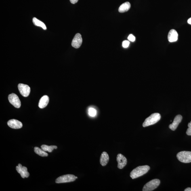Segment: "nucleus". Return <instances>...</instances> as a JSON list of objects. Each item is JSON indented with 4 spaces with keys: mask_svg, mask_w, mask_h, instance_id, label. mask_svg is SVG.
<instances>
[{
    "mask_svg": "<svg viewBox=\"0 0 191 191\" xmlns=\"http://www.w3.org/2000/svg\"><path fill=\"white\" fill-rule=\"evenodd\" d=\"M150 169V167L148 165L139 166L131 172L130 174V176L133 179L137 178L146 174Z\"/></svg>",
    "mask_w": 191,
    "mask_h": 191,
    "instance_id": "obj_1",
    "label": "nucleus"
},
{
    "mask_svg": "<svg viewBox=\"0 0 191 191\" xmlns=\"http://www.w3.org/2000/svg\"><path fill=\"white\" fill-rule=\"evenodd\" d=\"M161 118V115L159 113L153 114L145 120L143 124V127H144L154 125L159 121Z\"/></svg>",
    "mask_w": 191,
    "mask_h": 191,
    "instance_id": "obj_2",
    "label": "nucleus"
},
{
    "mask_svg": "<svg viewBox=\"0 0 191 191\" xmlns=\"http://www.w3.org/2000/svg\"><path fill=\"white\" fill-rule=\"evenodd\" d=\"M177 159L183 163H189L191 162V152L181 151L177 155Z\"/></svg>",
    "mask_w": 191,
    "mask_h": 191,
    "instance_id": "obj_3",
    "label": "nucleus"
},
{
    "mask_svg": "<svg viewBox=\"0 0 191 191\" xmlns=\"http://www.w3.org/2000/svg\"><path fill=\"white\" fill-rule=\"evenodd\" d=\"M160 181L159 179H155L149 181L143 187V191H151L155 190L159 186Z\"/></svg>",
    "mask_w": 191,
    "mask_h": 191,
    "instance_id": "obj_4",
    "label": "nucleus"
},
{
    "mask_svg": "<svg viewBox=\"0 0 191 191\" xmlns=\"http://www.w3.org/2000/svg\"><path fill=\"white\" fill-rule=\"evenodd\" d=\"M76 179V176L74 175H66L58 177L55 181V182L57 183L70 182L75 181Z\"/></svg>",
    "mask_w": 191,
    "mask_h": 191,
    "instance_id": "obj_5",
    "label": "nucleus"
},
{
    "mask_svg": "<svg viewBox=\"0 0 191 191\" xmlns=\"http://www.w3.org/2000/svg\"><path fill=\"white\" fill-rule=\"evenodd\" d=\"M10 103L16 108H19L21 106V101L18 96L14 93H11L8 96Z\"/></svg>",
    "mask_w": 191,
    "mask_h": 191,
    "instance_id": "obj_6",
    "label": "nucleus"
},
{
    "mask_svg": "<svg viewBox=\"0 0 191 191\" xmlns=\"http://www.w3.org/2000/svg\"><path fill=\"white\" fill-rule=\"evenodd\" d=\"M18 87L20 94L23 96L27 97L30 95V89L28 85L23 84H19Z\"/></svg>",
    "mask_w": 191,
    "mask_h": 191,
    "instance_id": "obj_7",
    "label": "nucleus"
},
{
    "mask_svg": "<svg viewBox=\"0 0 191 191\" xmlns=\"http://www.w3.org/2000/svg\"><path fill=\"white\" fill-rule=\"evenodd\" d=\"M116 160L118 162V167L120 169H123L127 165V160L125 156L121 154L118 155Z\"/></svg>",
    "mask_w": 191,
    "mask_h": 191,
    "instance_id": "obj_8",
    "label": "nucleus"
},
{
    "mask_svg": "<svg viewBox=\"0 0 191 191\" xmlns=\"http://www.w3.org/2000/svg\"><path fill=\"white\" fill-rule=\"evenodd\" d=\"M83 41V39L81 36L80 33H77L74 36L73 39L72 45V46L76 49L79 48L81 47Z\"/></svg>",
    "mask_w": 191,
    "mask_h": 191,
    "instance_id": "obj_9",
    "label": "nucleus"
},
{
    "mask_svg": "<svg viewBox=\"0 0 191 191\" xmlns=\"http://www.w3.org/2000/svg\"><path fill=\"white\" fill-rule=\"evenodd\" d=\"M182 119V116L181 115H177L174 119L172 123L170 124L169 127L172 131H175L176 129L179 124L181 123Z\"/></svg>",
    "mask_w": 191,
    "mask_h": 191,
    "instance_id": "obj_10",
    "label": "nucleus"
},
{
    "mask_svg": "<svg viewBox=\"0 0 191 191\" xmlns=\"http://www.w3.org/2000/svg\"><path fill=\"white\" fill-rule=\"evenodd\" d=\"M7 125L9 127L13 129H19L22 127V124L19 120L13 119L9 120L7 122Z\"/></svg>",
    "mask_w": 191,
    "mask_h": 191,
    "instance_id": "obj_11",
    "label": "nucleus"
},
{
    "mask_svg": "<svg viewBox=\"0 0 191 191\" xmlns=\"http://www.w3.org/2000/svg\"><path fill=\"white\" fill-rule=\"evenodd\" d=\"M178 38V34L175 30L172 29L170 30L168 35V41L170 42L176 41Z\"/></svg>",
    "mask_w": 191,
    "mask_h": 191,
    "instance_id": "obj_12",
    "label": "nucleus"
},
{
    "mask_svg": "<svg viewBox=\"0 0 191 191\" xmlns=\"http://www.w3.org/2000/svg\"><path fill=\"white\" fill-rule=\"evenodd\" d=\"M49 98L47 95L44 96L40 99L38 106L40 108L43 109L46 107L48 104Z\"/></svg>",
    "mask_w": 191,
    "mask_h": 191,
    "instance_id": "obj_13",
    "label": "nucleus"
},
{
    "mask_svg": "<svg viewBox=\"0 0 191 191\" xmlns=\"http://www.w3.org/2000/svg\"><path fill=\"white\" fill-rule=\"evenodd\" d=\"M109 161V156L106 152H104L101 154L100 159V163L103 167L106 166Z\"/></svg>",
    "mask_w": 191,
    "mask_h": 191,
    "instance_id": "obj_14",
    "label": "nucleus"
},
{
    "mask_svg": "<svg viewBox=\"0 0 191 191\" xmlns=\"http://www.w3.org/2000/svg\"><path fill=\"white\" fill-rule=\"evenodd\" d=\"M130 3L129 2H126L120 6L119 8V11L121 13L127 12L130 8Z\"/></svg>",
    "mask_w": 191,
    "mask_h": 191,
    "instance_id": "obj_15",
    "label": "nucleus"
},
{
    "mask_svg": "<svg viewBox=\"0 0 191 191\" xmlns=\"http://www.w3.org/2000/svg\"><path fill=\"white\" fill-rule=\"evenodd\" d=\"M34 151L36 154L40 156H42V157H47L48 155L47 153L42 150L41 149L38 148V147H34Z\"/></svg>",
    "mask_w": 191,
    "mask_h": 191,
    "instance_id": "obj_16",
    "label": "nucleus"
},
{
    "mask_svg": "<svg viewBox=\"0 0 191 191\" xmlns=\"http://www.w3.org/2000/svg\"><path fill=\"white\" fill-rule=\"evenodd\" d=\"M33 22L35 26L40 27L42 28L44 30L47 29V28L45 24L42 22L41 21L38 20L37 18H34L33 19Z\"/></svg>",
    "mask_w": 191,
    "mask_h": 191,
    "instance_id": "obj_17",
    "label": "nucleus"
},
{
    "mask_svg": "<svg viewBox=\"0 0 191 191\" xmlns=\"http://www.w3.org/2000/svg\"><path fill=\"white\" fill-rule=\"evenodd\" d=\"M41 148L42 150L45 152L51 153L53 152L54 149H57V147L56 146H48L47 145H42L41 146Z\"/></svg>",
    "mask_w": 191,
    "mask_h": 191,
    "instance_id": "obj_18",
    "label": "nucleus"
},
{
    "mask_svg": "<svg viewBox=\"0 0 191 191\" xmlns=\"http://www.w3.org/2000/svg\"><path fill=\"white\" fill-rule=\"evenodd\" d=\"M22 166L21 165V164H18V166H17L16 167V170L17 172H18L20 174L21 177L22 178H25V177L24 172L22 169Z\"/></svg>",
    "mask_w": 191,
    "mask_h": 191,
    "instance_id": "obj_19",
    "label": "nucleus"
},
{
    "mask_svg": "<svg viewBox=\"0 0 191 191\" xmlns=\"http://www.w3.org/2000/svg\"><path fill=\"white\" fill-rule=\"evenodd\" d=\"M89 115L91 116H94L96 114V110L94 108H90L89 110Z\"/></svg>",
    "mask_w": 191,
    "mask_h": 191,
    "instance_id": "obj_20",
    "label": "nucleus"
},
{
    "mask_svg": "<svg viewBox=\"0 0 191 191\" xmlns=\"http://www.w3.org/2000/svg\"><path fill=\"white\" fill-rule=\"evenodd\" d=\"M22 169L24 172L25 178H28L30 174L27 171V168L25 167H22Z\"/></svg>",
    "mask_w": 191,
    "mask_h": 191,
    "instance_id": "obj_21",
    "label": "nucleus"
},
{
    "mask_svg": "<svg viewBox=\"0 0 191 191\" xmlns=\"http://www.w3.org/2000/svg\"><path fill=\"white\" fill-rule=\"evenodd\" d=\"M188 128L187 129L186 132V134L188 135L191 136V121L188 124Z\"/></svg>",
    "mask_w": 191,
    "mask_h": 191,
    "instance_id": "obj_22",
    "label": "nucleus"
},
{
    "mask_svg": "<svg viewBox=\"0 0 191 191\" xmlns=\"http://www.w3.org/2000/svg\"><path fill=\"white\" fill-rule=\"evenodd\" d=\"M130 45V42L127 41H124L123 42V47L124 48H127L129 47Z\"/></svg>",
    "mask_w": 191,
    "mask_h": 191,
    "instance_id": "obj_23",
    "label": "nucleus"
},
{
    "mask_svg": "<svg viewBox=\"0 0 191 191\" xmlns=\"http://www.w3.org/2000/svg\"><path fill=\"white\" fill-rule=\"evenodd\" d=\"M128 39L129 41H135V38L134 36H133V34H131L128 37Z\"/></svg>",
    "mask_w": 191,
    "mask_h": 191,
    "instance_id": "obj_24",
    "label": "nucleus"
},
{
    "mask_svg": "<svg viewBox=\"0 0 191 191\" xmlns=\"http://www.w3.org/2000/svg\"><path fill=\"white\" fill-rule=\"evenodd\" d=\"M70 2L73 4H75L77 2L78 0H70Z\"/></svg>",
    "mask_w": 191,
    "mask_h": 191,
    "instance_id": "obj_25",
    "label": "nucleus"
},
{
    "mask_svg": "<svg viewBox=\"0 0 191 191\" xmlns=\"http://www.w3.org/2000/svg\"><path fill=\"white\" fill-rule=\"evenodd\" d=\"M184 191H191V188L190 187H188L185 189Z\"/></svg>",
    "mask_w": 191,
    "mask_h": 191,
    "instance_id": "obj_26",
    "label": "nucleus"
},
{
    "mask_svg": "<svg viewBox=\"0 0 191 191\" xmlns=\"http://www.w3.org/2000/svg\"><path fill=\"white\" fill-rule=\"evenodd\" d=\"M188 23L189 24L191 25V18L188 19Z\"/></svg>",
    "mask_w": 191,
    "mask_h": 191,
    "instance_id": "obj_27",
    "label": "nucleus"
},
{
    "mask_svg": "<svg viewBox=\"0 0 191 191\" xmlns=\"http://www.w3.org/2000/svg\"><path fill=\"white\" fill-rule=\"evenodd\" d=\"M76 179H77L78 178V177H76Z\"/></svg>",
    "mask_w": 191,
    "mask_h": 191,
    "instance_id": "obj_28",
    "label": "nucleus"
}]
</instances>
